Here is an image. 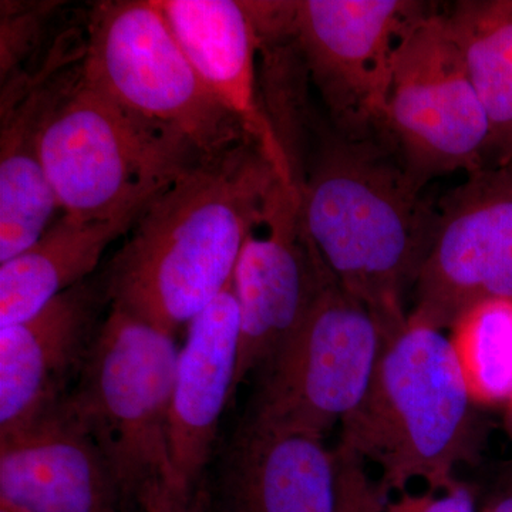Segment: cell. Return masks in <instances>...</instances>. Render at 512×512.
<instances>
[{"label": "cell", "instance_id": "30bf717a", "mask_svg": "<svg viewBox=\"0 0 512 512\" xmlns=\"http://www.w3.org/2000/svg\"><path fill=\"white\" fill-rule=\"evenodd\" d=\"M494 298L512 299V164L473 171L441 198L407 318L446 330Z\"/></svg>", "mask_w": 512, "mask_h": 512}, {"label": "cell", "instance_id": "6da1fadb", "mask_svg": "<svg viewBox=\"0 0 512 512\" xmlns=\"http://www.w3.org/2000/svg\"><path fill=\"white\" fill-rule=\"evenodd\" d=\"M281 185L252 141L202 158L150 202L111 259L110 306L173 336L187 330L234 278Z\"/></svg>", "mask_w": 512, "mask_h": 512}, {"label": "cell", "instance_id": "4fadbf2b", "mask_svg": "<svg viewBox=\"0 0 512 512\" xmlns=\"http://www.w3.org/2000/svg\"><path fill=\"white\" fill-rule=\"evenodd\" d=\"M239 309L234 284L187 328L170 409V450L181 512H192L225 407L235 394Z\"/></svg>", "mask_w": 512, "mask_h": 512}, {"label": "cell", "instance_id": "277c9868", "mask_svg": "<svg viewBox=\"0 0 512 512\" xmlns=\"http://www.w3.org/2000/svg\"><path fill=\"white\" fill-rule=\"evenodd\" d=\"M178 355L175 336L110 306L62 402L96 441L128 503L143 512H181L170 450Z\"/></svg>", "mask_w": 512, "mask_h": 512}, {"label": "cell", "instance_id": "d6986e66", "mask_svg": "<svg viewBox=\"0 0 512 512\" xmlns=\"http://www.w3.org/2000/svg\"><path fill=\"white\" fill-rule=\"evenodd\" d=\"M444 15L490 123V165L512 164V0H458Z\"/></svg>", "mask_w": 512, "mask_h": 512}, {"label": "cell", "instance_id": "d4e9b609", "mask_svg": "<svg viewBox=\"0 0 512 512\" xmlns=\"http://www.w3.org/2000/svg\"><path fill=\"white\" fill-rule=\"evenodd\" d=\"M504 429L512 444V400L505 406Z\"/></svg>", "mask_w": 512, "mask_h": 512}, {"label": "cell", "instance_id": "5bb4252c", "mask_svg": "<svg viewBox=\"0 0 512 512\" xmlns=\"http://www.w3.org/2000/svg\"><path fill=\"white\" fill-rule=\"evenodd\" d=\"M0 504L18 512H124L130 505L96 441L62 403L0 436Z\"/></svg>", "mask_w": 512, "mask_h": 512}, {"label": "cell", "instance_id": "2e32d148", "mask_svg": "<svg viewBox=\"0 0 512 512\" xmlns=\"http://www.w3.org/2000/svg\"><path fill=\"white\" fill-rule=\"evenodd\" d=\"M339 464L323 439L245 424L211 512H338Z\"/></svg>", "mask_w": 512, "mask_h": 512}, {"label": "cell", "instance_id": "cb8c5ba5", "mask_svg": "<svg viewBox=\"0 0 512 512\" xmlns=\"http://www.w3.org/2000/svg\"><path fill=\"white\" fill-rule=\"evenodd\" d=\"M481 510L512 512V461H508L495 471Z\"/></svg>", "mask_w": 512, "mask_h": 512}, {"label": "cell", "instance_id": "3957f363", "mask_svg": "<svg viewBox=\"0 0 512 512\" xmlns=\"http://www.w3.org/2000/svg\"><path fill=\"white\" fill-rule=\"evenodd\" d=\"M476 407L444 330L407 318L384 340L366 396L340 424L338 447L379 470L386 498L414 480L447 490L457 467L480 453Z\"/></svg>", "mask_w": 512, "mask_h": 512}, {"label": "cell", "instance_id": "7a4b0ae2", "mask_svg": "<svg viewBox=\"0 0 512 512\" xmlns=\"http://www.w3.org/2000/svg\"><path fill=\"white\" fill-rule=\"evenodd\" d=\"M316 131L299 188L303 227L336 281L389 338L407 322L406 295L429 252L436 208L383 138Z\"/></svg>", "mask_w": 512, "mask_h": 512}, {"label": "cell", "instance_id": "83f0119b", "mask_svg": "<svg viewBox=\"0 0 512 512\" xmlns=\"http://www.w3.org/2000/svg\"><path fill=\"white\" fill-rule=\"evenodd\" d=\"M480 512H485L484 510H480Z\"/></svg>", "mask_w": 512, "mask_h": 512}, {"label": "cell", "instance_id": "e0dca14e", "mask_svg": "<svg viewBox=\"0 0 512 512\" xmlns=\"http://www.w3.org/2000/svg\"><path fill=\"white\" fill-rule=\"evenodd\" d=\"M82 60L39 80L12 107L0 111V264L32 247L60 210L40 141L47 116Z\"/></svg>", "mask_w": 512, "mask_h": 512}, {"label": "cell", "instance_id": "44dd1931", "mask_svg": "<svg viewBox=\"0 0 512 512\" xmlns=\"http://www.w3.org/2000/svg\"><path fill=\"white\" fill-rule=\"evenodd\" d=\"M62 2L0 3V110L13 106L62 52L70 29L56 33Z\"/></svg>", "mask_w": 512, "mask_h": 512}, {"label": "cell", "instance_id": "7402d4cb", "mask_svg": "<svg viewBox=\"0 0 512 512\" xmlns=\"http://www.w3.org/2000/svg\"><path fill=\"white\" fill-rule=\"evenodd\" d=\"M383 512H480L474 487L458 480L447 490H430L413 494L402 491L396 498L387 497Z\"/></svg>", "mask_w": 512, "mask_h": 512}, {"label": "cell", "instance_id": "ffe728a7", "mask_svg": "<svg viewBox=\"0 0 512 512\" xmlns=\"http://www.w3.org/2000/svg\"><path fill=\"white\" fill-rule=\"evenodd\" d=\"M448 338L477 406L512 400V299L494 298L468 308Z\"/></svg>", "mask_w": 512, "mask_h": 512}, {"label": "cell", "instance_id": "484cf974", "mask_svg": "<svg viewBox=\"0 0 512 512\" xmlns=\"http://www.w3.org/2000/svg\"><path fill=\"white\" fill-rule=\"evenodd\" d=\"M192 512H211L210 503H208V493L204 491L201 493L200 497H198L197 503L194 505V510Z\"/></svg>", "mask_w": 512, "mask_h": 512}, {"label": "cell", "instance_id": "ba28073f", "mask_svg": "<svg viewBox=\"0 0 512 512\" xmlns=\"http://www.w3.org/2000/svg\"><path fill=\"white\" fill-rule=\"evenodd\" d=\"M383 138L420 188L439 175L490 165L487 114L446 15L429 6L404 30L394 53Z\"/></svg>", "mask_w": 512, "mask_h": 512}, {"label": "cell", "instance_id": "9a60e30c", "mask_svg": "<svg viewBox=\"0 0 512 512\" xmlns=\"http://www.w3.org/2000/svg\"><path fill=\"white\" fill-rule=\"evenodd\" d=\"M158 5L202 82L261 148L282 183L299 191L262 99L258 35L248 2L158 0Z\"/></svg>", "mask_w": 512, "mask_h": 512}, {"label": "cell", "instance_id": "7c38bea8", "mask_svg": "<svg viewBox=\"0 0 512 512\" xmlns=\"http://www.w3.org/2000/svg\"><path fill=\"white\" fill-rule=\"evenodd\" d=\"M110 305L103 276L86 279L35 315L0 326V436L52 413L79 379Z\"/></svg>", "mask_w": 512, "mask_h": 512}, {"label": "cell", "instance_id": "603a6c76", "mask_svg": "<svg viewBox=\"0 0 512 512\" xmlns=\"http://www.w3.org/2000/svg\"><path fill=\"white\" fill-rule=\"evenodd\" d=\"M384 497L365 468L349 467L340 476L338 512H382Z\"/></svg>", "mask_w": 512, "mask_h": 512}, {"label": "cell", "instance_id": "52a82bcc", "mask_svg": "<svg viewBox=\"0 0 512 512\" xmlns=\"http://www.w3.org/2000/svg\"><path fill=\"white\" fill-rule=\"evenodd\" d=\"M384 340L372 313L326 269L301 326L259 370L249 423L325 439L366 396Z\"/></svg>", "mask_w": 512, "mask_h": 512}, {"label": "cell", "instance_id": "8fae6325", "mask_svg": "<svg viewBox=\"0 0 512 512\" xmlns=\"http://www.w3.org/2000/svg\"><path fill=\"white\" fill-rule=\"evenodd\" d=\"M326 269L303 227L301 194L281 185L245 242L232 278L239 309L235 392L301 326Z\"/></svg>", "mask_w": 512, "mask_h": 512}, {"label": "cell", "instance_id": "4316f807", "mask_svg": "<svg viewBox=\"0 0 512 512\" xmlns=\"http://www.w3.org/2000/svg\"><path fill=\"white\" fill-rule=\"evenodd\" d=\"M0 512H18V511L12 510V508L8 507V505L0 504Z\"/></svg>", "mask_w": 512, "mask_h": 512}, {"label": "cell", "instance_id": "8992f818", "mask_svg": "<svg viewBox=\"0 0 512 512\" xmlns=\"http://www.w3.org/2000/svg\"><path fill=\"white\" fill-rule=\"evenodd\" d=\"M84 18L86 82L138 116L183 134L204 157L251 141L202 82L158 0L97 2Z\"/></svg>", "mask_w": 512, "mask_h": 512}, {"label": "cell", "instance_id": "5b68a950", "mask_svg": "<svg viewBox=\"0 0 512 512\" xmlns=\"http://www.w3.org/2000/svg\"><path fill=\"white\" fill-rule=\"evenodd\" d=\"M40 154L60 210L84 221L146 208L205 158L86 82L82 66L47 116Z\"/></svg>", "mask_w": 512, "mask_h": 512}, {"label": "cell", "instance_id": "ac0fdd59", "mask_svg": "<svg viewBox=\"0 0 512 512\" xmlns=\"http://www.w3.org/2000/svg\"><path fill=\"white\" fill-rule=\"evenodd\" d=\"M146 208L111 220L63 214L32 247L0 264V326L30 318L89 279L107 248L131 231Z\"/></svg>", "mask_w": 512, "mask_h": 512}, {"label": "cell", "instance_id": "9c48e42d", "mask_svg": "<svg viewBox=\"0 0 512 512\" xmlns=\"http://www.w3.org/2000/svg\"><path fill=\"white\" fill-rule=\"evenodd\" d=\"M427 8L410 0H299L293 30L332 128L353 140L384 137L400 37Z\"/></svg>", "mask_w": 512, "mask_h": 512}]
</instances>
